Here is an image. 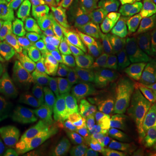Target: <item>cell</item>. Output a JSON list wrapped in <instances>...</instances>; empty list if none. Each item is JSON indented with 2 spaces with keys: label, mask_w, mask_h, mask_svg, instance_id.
<instances>
[{
  "label": "cell",
  "mask_w": 156,
  "mask_h": 156,
  "mask_svg": "<svg viewBox=\"0 0 156 156\" xmlns=\"http://www.w3.org/2000/svg\"><path fill=\"white\" fill-rule=\"evenodd\" d=\"M101 16L109 37L125 54L131 56L142 54L135 41L132 17L118 11L102 13Z\"/></svg>",
  "instance_id": "obj_1"
},
{
  "label": "cell",
  "mask_w": 156,
  "mask_h": 156,
  "mask_svg": "<svg viewBox=\"0 0 156 156\" xmlns=\"http://www.w3.org/2000/svg\"><path fill=\"white\" fill-rule=\"evenodd\" d=\"M83 112L89 115V128L92 139V147L104 152L113 150L117 133L116 123L99 104L90 108H84Z\"/></svg>",
  "instance_id": "obj_2"
},
{
  "label": "cell",
  "mask_w": 156,
  "mask_h": 156,
  "mask_svg": "<svg viewBox=\"0 0 156 156\" xmlns=\"http://www.w3.org/2000/svg\"><path fill=\"white\" fill-rule=\"evenodd\" d=\"M32 115L45 133L58 145H63L71 137L72 128L55 111L54 101L47 99L43 106L31 107Z\"/></svg>",
  "instance_id": "obj_3"
},
{
  "label": "cell",
  "mask_w": 156,
  "mask_h": 156,
  "mask_svg": "<svg viewBox=\"0 0 156 156\" xmlns=\"http://www.w3.org/2000/svg\"><path fill=\"white\" fill-rule=\"evenodd\" d=\"M134 37L141 52L156 55V0H148L133 23Z\"/></svg>",
  "instance_id": "obj_4"
},
{
  "label": "cell",
  "mask_w": 156,
  "mask_h": 156,
  "mask_svg": "<svg viewBox=\"0 0 156 156\" xmlns=\"http://www.w3.org/2000/svg\"><path fill=\"white\" fill-rule=\"evenodd\" d=\"M0 38L21 43L30 38L27 19L19 14L17 5L10 0H0Z\"/></svg>",
  "instance_id": "obj_5"
},
{
  "label": "cell",
  "mask_w": 156,
  "mask_h": 156,
  "mask_svg": "<svg viewBox=\"0 0 156 156\" xmlns=\"http://www.w3.org/2000/svg\"><path fill=\"white\" fill-rule=\"evenodd\" d=\"M31 101L10 81L0 83V109L11 122H17L31 108Z\"/></svg>",
  "instance_id": "obj_6"
},
{
  "label": "cell",
  "mask_w": 156,
  "mask_h": 156,
  "mask_svg": "<svg viewBox=\"0 0 156 156\" xmlns=\"http://www.w3.org/2000/svg\"><path fill=\"white\" fill-rule=\"evenodd\" d=\"M25 156H66L60 145L45 133L37 121L29 124L25 137Z\"/></svg>",
  "instance_id": "obj_7"
},
{
  "label": "cell",
  "mask_w": 156,
  "mask_h": 156,
  "mask_svg": "<svg viewBox=\"0 0 156 156\" xmlns=\"http://www.w3.org/2000/svg\"><path fill=\"white\" fill-rule=\"evenodd\" d=\"M62 8L58 0H49L40 11L34 23V33L45 43H49L50 39L60 31Z\"/></svg>",
  "instance_id": "obj_8"
},
{
  "label": "cell",
  "mask_w": 156,
  "mask_h": 156,
  "mask_svg": "<svg viewBox=\"0 0 156 156\" xmlns=\"http://www.w3.org/2000/svg\"><path fill=\"white\" fill-rule=\"evenodd\" d=\"M125 62L128 72L138 84L156 95V67L151 56L144 52L139 56L125 54Z\"/></svg>",
  "instance_id": "obj_9"
},
{
  "label": "cell",
  "mask_w": 156,
  "mask_h": 156,
  "mask_svg": "<svg viewBox=\"0 0 156 156\" xmlns=\"http://www.w3.org/2000/svg\"><path fill=\"white\" fill-rule=\"evenodd\" d=\"M50 58L56 63L70 64L83 69L85 63L76 49L72 41L62 34H56L50 39Z\"/></svg>",
  "instance_id": "obj_10"
},
{
  "label": "cell",
  "mask_w": 156,
  "mask_h": 156,
  "mask_svg": "<svg viewBox=\"0 0 156 156\" xmlns=\"http://www.w3.org/2000/svg\"><path fill=\"white\" fill-rule=\"evenodd\" d=\"M99 15L92 9L81 10L64 14L63 29L71 38L97 28Z\"/></svg>",
  "instance_id": "obj_11"
},
{
  "label": "cell",
  "mask_w": 156,
  "mask_h": 156,
  "mask_svg": "<svg viewBox=\"0 0 156 156\" xmlns=\"http://www.w3.org/2000/svg\"><path fill=\"white\" fill-rule=\"evenodd\" d=\"M25 65L37 73L48 72L52 68V62L48 55L45 42L36 37H31L24 47Z\"/></svg>",
  "instance_id": "obj_12"
},
{
  "label": "cell",
  "mask_w": 156,
  "mask_h": 156,
  "mask_svg": "<svg viewBox=\"0 0 156 156\" xmlns=\"http://www.w3.org/2000/svg\"><path fill=\"white\" fill-rule=\"evenodd\" d=\"M9 81L28 96L34 106H43L45 103V96L37 87L32 70L25 64L17 68L11 75Z\"/></svg>",
  "instance_id": "obj_13"
},
{
  "label": "cell",
  "mask_w": 156,
  "mask_h": 156,
  "mask_svg": "<svg viewBox=\"0 0 156 156\" xmlns=\"http://www.w3.org/2000/svg\"><path fill=\"white\" fill-rule=\"evenodd\" d=\"M98 30L103 43V52L108 67L112 72L122 79L127 74L125 53L109 37L104 23L98 27Z\"/></svg>",
  "instance_id": "obj_14"
},
{
  "label": "cell",
  "mask_w": 156,
  "mask_h": 156,
  "mask_svg": "<svg viewBox=\"0 0 156 156\" xmlns=\"http://www.w3.org/2000/svg\"><path fill=\"white\" fill-rule=\"evenodd\" d=\"M25 64L24 47L21 42H10L0 61V83L9 81L17 68Z\"/></svg>",
  "instance_id": "obj_15"
},
{
  "label": "cell",
  "mask_w": 156,
  "mask_h": 156,
  "mask_svg": "<svg viewBox=\"0 0 156 156\" xmlns=\"http://www.w3.org/2000/svg\"><path fill=\"white\" fill-rule=\"evenodd\" d=\"M73 43L81 58L85 62L89 61L103 50V43L98 28L87 33L78 35L73 38Z\"/></svg>",
  "instance_id": "obj_16"
},
{
  "label": "cell",
  "mask_w": 156,
  "mask_h": 156,
  "mask_svg": "<svg viewBox=\"0 0 156 156\" xmlns=\"http://www.w3.org/2000/svg\"><path fill=\"white\" fill-rule=\"evenodd\" d=\"M54 103L58 115L69 124L76 122L83 115L80 101L69 91L62 92Z\"/></svg>",
  "instance_id": "obj_17"
},
{
  "label": "cell",
  "mask_w": 156,
  "mask_h": 156,
  "mask_svg": "<svg viewBox=\"0 0 156 156\" xmlns=\"http://www.w3.org/2000/svg\"><path fill=\"white\" fill-rule=\"evenodd\" d=\"M82 76L90 87L106 89L114 95H116L122 83V78L112 71L91 72L84 67L82 69Z\"/></svg>",
  "instance_id": "obj_18"
},
{
  "label": "cell",
  "mask_w": 156,
  "mask_h": 156,
  "mask_svg": "<svg viewBox=\"0 0 156 156\" xmlns=\"http://www.w3.org/2000/svg\"><path fill=\"white\" fill-rule=\"evenodd\" d=\"M118 100L124 108L128 109H141L143 103L134 87L131 78V74L128 72L122 79V83L118 90Z\"/></svg>",
  "instance_id": "obj_19"
},
{
  "label": "cell",
  "mask_w": 156,
  "mask_h": 156,
  "mask_svg": "<svg viewBox=\"0 0 156 156\" xmlns=\"http://www.w3.org/2000/svg\"><path fill=\"white\" fill-rule=\"evenodd\" d=\"M34 78L40 91L47 99L55 101L63 91H68V86L61 82L52 73H33Z\"/></svg>",
  "instance_id": "obj_20"
},
{
  "label": "cell",
  "mask_w": 156,
  "mask_h": 156,
  "mask_svg": "<svg viewBox=\"0 0 156 156\" xmlns=\"http://www.w3.org/2000/svg\"><path fill=\"white\" fill-rule=\"evenodd\" d=\"M123 114L125 118V127H127L136 134H151L150 118L145 111L141 109H128L123 108Z\"/></svg>",
  "instance_id": "obj_21"
},
{
  "label": "cell",
  "mask_w": 156,
  "mask_h": 156,
  "mask_svg": "<svg viewBox=\"0 0 156 156\" xmlns=\"http://www.w3.org/2000/svg\"><path fill=\"white\" fill-rule=\"evenodd\" d=\"M139 135L127 127L122 126L117 129L113 150L119 154H132L137 145Z\"/></svg>",
  "instance_id": "obj_22"
},
{
  "label": "cell",
  "mask_w": 156,
  "mask_h": 156,
  "mask_svg": "<svg viewBox=\"0 0 156 156\" xmlns=\"http://www.w3.org/2000/svg\"><path fill=\"white\" fill-rule=\"evenodd\" d=\"M68 91L77 99L84 108H90L98 104L93 96L91 87L85 79H78L68 87Z\"/></svg>",
  "instance_id": "obj_23"
},
{
  "label": "cell",
  "mask_w": 156,
  "mask_h": 156,
  "mask_svg": "<svg viewBox=\"0 0 156 156\" xmlns=\"http://www.w3.org/2000/svg\"><path fill=\"white\" fill-rule=\"evenodd\" d=\"M89 115L84 113L76 123H74L71 138L74 141L85 146H92V139L89 128Z\"/></svg>",
  "instance_id": "obj_24"
},
{
  "label": "cell",
  "mask_w": 156,
  "mask_h": 156,
  "mask_svg": "<svg viewBox=\"0 0 156 156\" xmlns=\"http://www.w3.org/2000/svg\"><path fill=\"white\" fill-rule=\"evenodd\" d=\"M51 73L66 86L76 82L82 76V69L70 64H57L51 68Z\"/></svg>",
  "instance_id": "obj_25"
},
{
  "label": "cell",
  "mask_w": 156,
  "mask_h": 156,
  "mask_svg": "<svg viewBox=\"0 0 156 156\" xmlns=\"http://www.w3.org/2000/svg\"><path fill=\"white\" fill-rule=\"evenodd\" d=\"M47 2L48 0H22L17 6V11L26 19L32 20Z\"/></svg>",
  "instance_id": "obj_26"
},
{
  "label": "cell",
  "mask_w": 156,
  "mask_h": 156,
  "mask_svg": "<svg viewBox=\"0 0 156 156\" xmlns=\"http://www.w3.org/2000/svg\"><path fill=\"white\" fill-rule=\"evenodd\" d=\"M63 151L66 156H98L99 153L92 146L79 144L69 140L63 147Z\"/></svg>",
  "instance_id": "obj_27"
},
{
  "label": "cell",
  "mask_w": 156,
  "mask_h": 156,
  "mask_svg": "<svg viewBox=\"0 0 156 156\" xmlns=\"http://www.w3.org/2000/svg\"><path fill=\"white\" fill-rule=\"evenodd\" d=\"M131 78L132 81L134 83V87L137 90L138 94L140 95V98L143 103V107L146 108V110L151 113V112H155L156 111V95L154 93L151 92L147 89L142 88L140 85L138 84V83L134 80V78L133 77V76L131 75Z\"/></svg>",
  "instance_id": "obj_28"
},
{
  "label": "cell",
  "mask_w": 156,
  "mask_h": 156,
  "mask_svg": "<svg viewBox=\"0 0 156 156\" xmlns=\"http://www.w3.org/2000/svg\"><path fill=\"white\" fill-rule=\"evenodd\" d=\"M100 106L117 125L125 126V118H124L123 110H122L118 101H106L101 104Z\"/></svg>",
  "instance_id": "obj_29"
},
{
  "label": "cell",
  "mask_w": 156,
  "mask_h": 156,
  "mask_svg": "<svg viewBox=\"0 0 156 156\" xmlns=\"http://www.w3.org/2000/svg\"><path fill=\"white\" fill-rule=\"evenodd\" d=\"M148 0H123L116 7V11H122L130 17H135L144 8Z\"/></svg>",
  "instance_id": "obj_30"
},
{
  "label": "cell",
  "mask_w": 156,
  "mask_h": 156,
  "mask_svg": "<svg viewBox=\"0 0 156 156\" xmlns=\"http://www.w3.org/2000/svg\"><path fill=\"white\" fill-rule=\"evenodd\" d=\"M84 67L91 72H105L110 70L103 50L91 58L89 61L86 62Z\"/></svg>",
  "instance_id": "obj_31"
},
{
  "label": "cell",
  "mask_w": 156,
  "mask_h": 156,
  "mask_svg": "<svg viewBox=\"0 0 156 156\" xmlns=\"http://www.w3.org/2000/svg\"><path fill=\"white\" fill-rule=\"evenodd\" d=\"M134 156H156V151L148 136L143 134L139 135Z\"/></svg>",
  "instance_id": "obj_32"
},
{
  "label": "cell",
  "mask_w": 156,
  "mask_h": 156,
  "mask_svg": "<svg viewBox=\"0 0 156 156\" xmlns=\"http://www.w3.org/2000/svg\"><path fill=\"white\" fill-rule=\"evenodd\" d=\"M64 10V14L72 13L81 10L92 9V6L88 0H60Z\"/></svg>",
  "instance_id": "obj_33"
},
{
  "label": "cell",
  "mask_w": 156,
  "mask_h": 156,
  "mask_svg": "<svg viewBox=\"0 0 156 156\" xmlns=\"http://www.w3.org/2000/svg\"><path fill=\"white\" fill-rule=\"evenodd\" d=\"M91 91H92V94H93L95 101L99 105L102 104L103 102H106V101L117 100L115 95L111 94L106 89L96 88V87H91Z\"/></svg>",
  "instance_id": "obj_34"
},
{
  "label": "cell",
  "mask_w": 156,
  "mask_h": 156,
  "mask_svg": "<svg viewBox=\"0 0 156 156\" xmlns=\"http://www.w3.org/2000/svg\"><path fill=\"white\" fill-rule=\"evenodd\" d=\"M92 8L95 9L100 14L113 13L115 7L110 0H88Z\"/></svg>",
  "instance_id": "obj_35"
},
{
  "label": "cell",
  "mask_w": 156,
  "mask_h": 156,
  "mask_svg": "<svg viewBox=\"0 0 156 156\" xmlns=\"http://www.w3.org/2000/svg\"><path fill=\"white\" fill-rule=\"evenodd\" d=\"M1 156H22L20 154V153L17 150V147L15 145V143L11 142L9 145L6 147V148L4 151L3 154Z\"/></svg>",
  "instance_id": "obj_36"
},
{
  "label": "cell",
  "mask_w": 156,
  "mask_h": 156,
  "mask_svg": "<svg viewBox=\"0 0 156 156\" xmlns=\"http://www.w3.org/2000/svg\"><path fill=\"white\" fill-rule=\"evenodd\" d=\"M7 142V135L4 127L0 124V154L3 152Z\"/></svg>",
  "instance_id": "obj_37"
},
{
  "label": "cell",
  "mask_w": 156,
  "mask_h": 156,
  "mask_svg": "<svg viewBox=\"0 0 156 156\" xmlns=\"http://www.w3.org/2000/svg\"><path fill=\"white\" fill-rule=\"evenodd\" d=\"M148 114H149V118H150L152 128H153L154 132L156 134V111L151 112V113H148Z\"/></svg>",
  "instance_id": "obj_38"
},
{
  "label": "cell",
  "mask_w": 156,
  "mask_h": 156,
  "mask_svg": "<svg viewBox=\"0 0 156 156\" xmlns=\"http://www.w3.org/2000/svg\"><path fill=\"white\" fill-rule=\"evenodd\" d=\"M7 44H8L7 41L4 40V39L0 38V61H1V59H2V57H3V55H4L5 51Z\"/></svg>",
  "instance_id": "obj_39"
},
{
  "label": "cell",
  "mask_w": 156,
  "mask_h": 156,
  "mask_svg": "<svg viewBox=\"0 0 156 156\" xmlns=\"http://www.w3.org/2000/svg\"><path fill=\"white\" fill-rule=\"evenodd\" d=\"M10 122H11V120L6 116L2 112V110L0 109V123L6 125V124H9Z\"/></svg>",
  "instance_id": "obj_40"
},
{
  "label": "cell",
  "mask_w": 156,
  "mask_h": 156,
  "mask_svg": "<svg viewBox=\"0 0 156 156\" xmlns=\"http://www.w3.org/2000/svg\"><path fill=\"white\" fill-rule=\"evenodd\" d=\"M148 137H149L151 142H152V144H153V146H154V149H155L156 151V134L155 133H154V134H149Z\"/></svg>",
  "instance_id": "obj_41"
},
{
  "label": "cell",
  "mask_w": 156,
  "mask_h": 156,
  "mask_svg": "<svg viewBox=\"0 0 156 156\" xmlns=\"http://www.w3.org/2000/svg\"><path fill=\"white\" fill-rule=\"evenodd\" d=\"M112 2V4H113V5L115 7V9H116V7L119 5V3H120V0H110Z\"/></svg>",
  "instance_id": "obj_42"
},
{
  "label": "cell",
  "mask_w": 156,
  "mask_h": 156,
  "mask_svg": "<svg viewBox=\"0 0 156 156\" xmlns=\"http://www.w3.org/2000/svg\"><path fill=\"white\" fill-rule=\"evenodd\" d=\"M11 2H13L14 4H16V5H19L21 2H22V0H10Z\"/></svg>",
  "instance_id": "obj_43"
},
{
  "label": "cell",
  "mask_w": 156,
  "mask_h": 156,
  "mask_svg": "<svg viewBox=\"0 0 156 156\" xmlns=\"http://www.w3.org/2000/svg\"><path fill=\"white\" fill-rule=\"evenodd\" d=\"M151 57H152V60H153V62H154V64L155 65V67H156V59L154 57V56H151Z\"/></svg>",
  "instance_id": "obj_44"
},
{
  "label": "cell",
  "mask_w": 156,
  "mask_h": 156,
  "mask_svg": "<svg viewBox=\"0 0 156 156\" xmlns=\"http://www.w3.org/2000/svg\"><path fill=\"white\" fill-rule=\"evenodd\" d=\"M98 156H114V155H107V154H99V155Z\"/></svg>",
  "instance_id": "obj_45"
},
{
  "label": "cell",
  "mask_w": 156,
  "mask_h": 156,
  "mask_svg": "<svg viewBox=\"0 0 156 156\" xmlns=\"http://www.w3.org/2000/svg\"><path fill=\"white\" fill-rule=\"evenodd\" d=\"M114 156H127V155H123V154H114Z\"/></svg>",
  "instance_id": "obj_46"
},
{
  "label": "cell",
  "mask_w": 156,
  "mask_h": 156,
  "mask_svg": "<svg viewBox=\"0 0 156 156\" xmlns=\"http://www.w3.org/2000/svg\"><path fill=\"white\" fill-rule=\"evenodd\" d=\"M154 58H155V59H156V55H155V56H154Z\"/></svg>",
  "instance_id": "obj_47"
}]
</instances>
